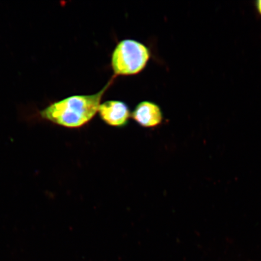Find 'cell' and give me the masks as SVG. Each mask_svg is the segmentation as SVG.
<instances>
[{
  "mask_svg": "<svg viewBox=\"0 0 261 261\" xmlns=\"http://www.w3.org/2000/svg\"><path fill=\"white\" fill-rule=\"evenodd\" d=\"M114 77L95 94L74 95L50 104L40 114L42 119L68 128L86 125L96 116L104 94L113 83Z\"/></svg>",
  "mask_w": 261,
  "mask_h": 261,
  "instance_id": "obj_1",
  "label": "cell"
},
{
  "mask_svg": "<svg viewBox=\"0 0 261 261\" xmlns=\"http://www.w3.org/2000/svg\"><path fill=\"white\" fill-rule=\"evenodd\" d=\"M151 57L149 48L138 41L124 40L113 52L112 67L116 76H130L144 69Z\"/></svg>",
  "mask_w": 261,
  "mask_h": 261,
  "instance_id": "obj_2",
  "label": "cell"
},
{
  "mask_svg": "<svg viewBox=\"0 0 261 261\" xmlns=\"http://www.w3.org/2000/svg\"><path fill=\"white\" fill-rule=\"evenodd\" d=\"M98 113L104 122L114 127L125 126L132 116L128 106L119 100H108L101 103Z\"/></svg>",
  "mask_w": 261,
  "mask_h": 261,
  "instance_id": "obj_3",
  "label": "cell"
},
{
  "mask_svg": "<svg viewBox=\"0 0 261 261\" xmlns=\"http://www.w3.org/2000/svg\"><path fill=\"white\" fill-rule=\"evenodd\" d=\"M132 117L140 126L145 128L158 126L163 120L161 108L156 103L149 101H143L139 103L132 113Z\"/></svg>",
  "mask_w": 261,
  "mask_h": 261,
  "instance_id": "obj_4",
  "label": "cell"
},
{
  "mask_svg": "<svg viewBox=\"0 0 261 261\" xmlns=\"http://www.w3.org/2000/svg\"><path fill=\"white\" fill-rule=\"evenodd\" d=\"M256 8L257 12L261 15V0L256 2Z\"/></svg>",
  "mask_w": 261,
  "mask_h": 261,
  "instance_id": "obj_5",
  "label": "cell"
}]
</instances>
